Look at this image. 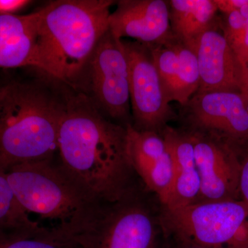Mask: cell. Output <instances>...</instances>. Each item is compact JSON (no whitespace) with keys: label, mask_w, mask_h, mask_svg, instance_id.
I'll return each instance as SVG.
<instances>
[{"label":"cell","mask_w":248,"mask_h":248,"mask_svg":"<svg viewBox=\"0 0 248 248\" xmlns=\"http://www.w3.org/2000/svg\"><path fill=\"white\" fill-rule=\"evenodd\" d=\"M58 153L62 169L94 202H114L141 183L129 157L127 125L106 118L84 95L63 104Z\"/></svg>","instance_id":"1"},{"label":"cell","mask_w":248,"mask_h":248,"mask_svg":"<svg viewBox=\"0 0 248 248\" xmlns=\"http://www.w3.org/2000/svg\"><path fill=\"white\" fill-rule=\"evenodd\" d=\"M111 0H59L39 10L36 68L64 81L82 76L109 29Z\"/></svg>","instance_id":"2"},{"label":"cell","mask_w":248,"mask_h":248,"mask_svg":"<svg viewBox=\"0 0 248 248\" xmlns=\"http://www.w3.org/2000/svg\"><path fill=\"white\" fill-rule=\"evenodd\" d=\"M58 226L76 248H165L167 241L161 202L142 182L119 200L96 202Z\"/></svg>","instance_id":"3"},{"label":"cell","mask_w":248,"mask_h":248,"mask_svg":"<svg viewBox=\"0 0 248 248\" xmlns=\"http://www.w3.org/2000/svg\"><path fill=\"white\" fill-rule=\"evenodd\" d=\"M63 104L37 86L0 89V168L54 159Z\"/></svg>","instance_id":"4"},{"label":"cell","mask_w":248,"mask_h":248,"mask_svg":"<svg viewBox=\"0 0 248 248\" xmlns=\"http://www.w3.org/2000/svg\"><path fill=\"white\" fill-rule=\"evenodd\" d=\"M6 172L22 208L56 226L71 223L95 203L55 158L15 165Z\"/></svg>","instance_id":"5"},{"label":"cell","mask_w":248,"mask_h":248,"mask_svg":"<svg viewBox=\"0 0 248 248\" xmlns=\"http://www.w3.org/2000/svg\"><path fill=\"white\" fill-rule=\"evenodd\" d=\"M167 237L203 248H248V206L242 200L161 204Z\"/></svg>","instance_id":"6"},{"label":"cell","mask_w":248,"mask_h":248,"mask_svg":"<svg viewBox=\"0 0 248 248\" xmlns=\"http://www.w3.org/2000/svg\"><path fill=\"white\" fill-rule=\"evenodd\" d=\"M186 131L220 140L231 148L248 141V97L236 91L197 93L182 107Z\"/></svg>","instance_id":"7"},{"label":"cell","mask_w":248,"mask_h":248,"mask_svg":"<svg viewBox=\"0 0 248 248\" xmlns=\"http://www.w3.org/2000/svg\"><path fill=\"white\" fill-rule=\"evenodd\" d=\"M88 75L94 104L111 120L131 124L128 62L122 40L108 29L93 50L82 75Z\"/></svg>","instance_id":"8"},{"label":"cell","mask_w":248,"mask_h":248,"mask_svg":"<svg viewBox=\"0 0 248 248\" xmlns=\"http://www.w3.org/2000/svg\"><path fill=\"white\" fill-rule=\"evenodd\" d=\"M122 40L128 62L134 128L162 133L176 117L166 97L151 50L140 42Z\"/></svg>","instance_id":"9"},{"label":"cell","mask_w":248,"mask_h":248,"mask_svg":"<svg viewBox=\"0 0 248 248\" xmlns=\"http://www.w3.org/2000/svg\"><path fill=\"white\" fill-rule=\"evenodd\" d=\"M187 132L193 143L200 172L201 191L197 203L241 200V169L234 150L217 139Z\"/></svg>","instance_id":"10"},{"label":"cell","mask_w":248,"mask_h":248,"mask_svg":"<svg viewBox=\"0 0 248 248\" xmlns=\"http://www.w3.org/2000/svg\"><path fill=\"white\" fill-rule=\"evenodd\" d=\"M200 71L197 93L236 91L244 93L248 78L222 31L220 19L203 32L191 48Z\"/></svg>","instance_id":"11"},{"label":"cell","mask_w":248,"mask_h":248,"mask_svg":"<svg viewBox=\"0 0 248 248\" xmlns=\"http://www.w3.org/2000/svg\"><path fill=\"white\" fill-rule=\"evenodd\" d=\"M109 29L117 38L130 37L151 46L172 37L169 1L121 0L110 13Z\"/></svg>","instance_id":"12"},{"label":"cell","mask_w":248,"mask_h":248,"mask_svg":"<svg viewBox=\"0 0 248 248\" xmlns=\"http://www.w3.org/2000/svg\"><path fill=\"white\" fill-rule=\"evenodd\" d=\"M128 154L139 179L164 204L172 187L173 160L161 134L140 131L127 125Z\"/></svg>","instance_id":"13"},{"label":"cell","mask_w":248,"mask_h":248,"mask_svg":"<svg viewBox=\"0 0 248 248\" xmlns=\"http://www.w3.org/2000/svg\"><path fill=\"white\" fill-rule=\"evenodd\" d=\"M148 48L168 100L184 107L200 89V71L195 53L174 35Z\"/></svg>","instance_id":"14"},{"label":"cell","mask_w":248,"mask_h":248,"mask_svg":"<svg viewBox=\"0 0 248 248\" xmlns=\"http://www.w3.org/2000/svg\"><path fill=\"white\" fill-rule=\"evenodd\" d=\"M161 135L169 146L173 160L172 187L162 205L167 208H177L197 203L201 179L190 134L184 129L169 125Z\"/></svg>","instance_id":"15"},{"label":"cell","mask_w":248,"mask_h":248,"mask_svg":"<svg viewBox=\"0 0 248 248\" xmlns=\"http://www.w3.org/2000/svg\"><path fill=\"white\" fill-rule=\"evenodd\" d=\"M169 5L173 35L190 48L218 18L215 0H171Z\"/></svg>","instance_id":"16"},{"label":"cell","mask_w":248,"mask_h":248,"mask_svg":"<svg viewBox=\"0 0 248 248\" xmlns=\"http://www.w3.org/2000/svg\"><path fill=\"white\" fill-rule=\"evenodd\" d=\"M42 228L19 205L6 170L0 168V241L32 234Z\"/></svg>","instance_id":"17"},{"label":"cell","mask_w":248,"mask_h":248,"mask_svg":"<svg viewBox=\"0 0 248 248\" xmlns=\"http://www.w3.org/2000/svg\"><path fill=\"white\" fill-rule=\"evenodd\" d=\"M36 37L37 35L0 40V68H36Z\"/></svg>","instance_id":"18"},{"label":"cell","mask_w":248,"mask_h":248,"mask_svg":"<svg viewBox=\"0 0 248 248\" xmlns=\"http://www.w3.org/2000/svg\"><path fill=\"white\" fill-rule=\"evenodd\" d=\"M0 248H76L58 226L43 227L27 236L0 241Z\"/></svg>","instance_id":"19"},{"label":"cell","mask_w":248,"mask_h":248,"mask_svg":"<svg viewBox=\"0 0 248 248\" xmlns=\"http://www.w3.org/2000/svg\"><path fill=\"white\" fill-rule=\"evenodd\" d=\"M223 15V19H220L222 31L238 59L244 39L246 21L239 11Z\"/></svg>","instance_id":"20"},{"label":"cell","mask_w":248,"mask_h":248,"mask_svg":"<svg viewBox=\"0 0 248 248\" xmlns=\"http://www.w3.org/2000/svg\"><path fill=\"white\" fill-rule=\"evenodd\" d=\"M240 163V197L248 206V141L233 148Z\"/></svg>","instance_id":"21"},{"label":"cell","mask_w":248,"mask_h":248,"mask_svg":"<svg viewBox=\"0 0 248 248\" xmlns=\"http://www.w3.org/2000/svg\"><path fill=\"white\" fill-rule=\"evenodd\" d=\"M239 11L244 16L246 21V27H245L244 39H243L241 50L238 56V60L247 76L248 80V4L243 6Z\"/></svg>","instance_id":"22"},{"label":"cell","mask_w":248,"mask_h":248,"mask_svg":"<svg viewBox=\"0 0 248 248\" xmlns=\"http://www.w3.org/2000/svg\"><path fill=\"white\" fill-rule=\"evenodd\" d=\"M31 2L28 0H0V14H14Z\"/></svg>","instance_id":"23"},{"label":"cell","mask_w":248,"mask_h":248,"mask_svg":"<svg viewBox=\"0 0 248 248\" xmlns=\"http://www.w3.org/2000/svg\"><path fill=\"white\" fill-rule=\"evenodd\" d=\"M165 248H203L199 247V246H194V245L186 244V243L181 242V241H177L171 239V238L167 237L166 246Z\"/></svg>","instance_id":"24"},{"label":"cell","mask_w":248,"mask_h":248,"mask_svg":"<svg viewBox=\"0 0 248 248\" xmlns=\"http://www.w3.org/2000/svg\"><path fill=\"white\" fill-rule=\"evenodd\" d=\"M244 94H246V96L248 97V84L247 86H246V91H245Z\"/></svg>","instance_id":"25"}]
</instances>
